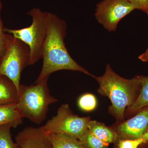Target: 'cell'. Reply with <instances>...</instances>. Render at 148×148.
<instances>
[{"label":"cell","instance_id":"cell-12","mask_svg":"<svg viewBox=\"0 0 148 148\" xmlns=\"http://www.w3.org/2000/svg\"><path fill=\"white\" fill-rule=\"evenodd\" d=\"M88 129L95 137L109 144L115 143L118 139L116 133L112 128H109L96 121H90Z\"/></svg>","mask_w":148,"mask_h":148},{"label":"cell","instance_id":"cell-22","mask_svg":"<svg viewBox=\"0 0 148 148\" xmlns=\"http://www.w3.org/2000/svg\"><path fill=\"white\" fill-rule=\"evenodd\" d=\"M141 138H143L145 141L146 143H147L148 142V126L147 129V132L142 136Z\"/></svg>","mask_w":148,"mask_h":148},{"label":"cell","instance_id":"cell-17","mask_svg":"<svg viewBox=\"0 0 148 148\" xmlns=\"http://www.w3.org/2000/svg\"><path fill=\"white\" fill-rule=\"evenodd\" d=\"M78 104L80 108L83 110L90 112L96 108L97 101L94 95L90 93H86L80 97Z\"/></svg>","mask_w":148,"mask_h":148},{"label":"cell","instance_id":"cell-23","mask_svg":"<svg viewBox=\"0 0 148 148\" xmlns=\"http://www.w3.org/2000/svg\"></svg>","mask_w":148,"mask_h":148},{"label":"cell","instance_id":"cell-1","mask_svg":"<svg viewBox=\"0 0 148 148\" xmlns=\"http://www.w3.org/2000/svg\"><path fill=\"white\" fill-rule=\"evenodd\" d=\"M66 29L67 25L64 20L49 12L47 36L42 51V68L35 82L49 78L51 74L61 70L77 71L94 77L69 54L64 41Z\"/></svg>","mask_w":148,"mask_h":148},{"label":"cell","instance_id":"cell-15","mask_svg":"<svg viewBox=\"0 0 148 148\" xmlns=\"http://www.w3.org/2000/svg\"><path fill=\"white\" fill-rule=\"evenodd\" d=\"M79 140L85 148H109V144L95 137L88 129Z\"/></svg>","mask_w":148,"mask_h":148},{"label":"cell","instance_id":"cell-16","mask_svg":"<svg viewBox=\"0 0 148 148\" xmlns=\"http://www.w3.org/2000/svg\"><path fill=\"white\" fill-rule=\"evenodd\" d=\"M11 128L8 125L0 126V148H20L12 140Z\"/></svg>","mask_w":148,"mask_h":148},{"label":"cell","instance_id":"cell-3","mask_svg":"<svg viewBox=\"0 0 148 148\" xmlns=\"http://www.w3.org/2000/svg\"><path fill=\"white\" fill-rule=\"evenodd\" d=\"M48 80L45 79L32 85H20L16 105L23 118L40 124L46 118L49 106L58 101L50 94Z\"/></svg>","mask_w":148,"mask_h":148},{"label":"cell","instance_id":"cell-2","mask_svg":"<svg viewBox=\"0 0 148 148\" xmlns=\"http://www.w3.org/2000/svg\"><path fill=\"white\" fill-rule=\"evenodd\" d=\"M93 78L99 84L98 93L110 100L112 105L109 107V112L115 117L117 123L124 121L125 109L132 106L140 93L141 84L139 76L130 79L122 77L108 64L103 75L94 76Z\"/></svg>","mask_w":148,"mask_h":148},{"label":"cell","instance_id":"cell-8","mask_svg":"<svg viewBox=\"0 0 148 148\" xmlns=\"http://www.w3.org/2000/svg\"><path fill=\"white\" fill-rule=\"evenodd\" d=\"M130 119L117 123L113 129L121 140H135L141 138L147 129L148 106L139 111Z\"/></svg>","mask_w":148,"mask_h":148},{"label":"cell","instance_id":"cell-19","mask_svg":"<svg viewBox=\"0 0 148 148\" xmlns=\"http://www.w3.org/2000/svg\"><path fill=\"white\" fill-rule=\"evenodd\" d=\"M143 143H146L143 138L135 140H119L118 146L119 148H138Z\"/></svg>","mask_w":148,"mask_h":148},{"label":"cell","instance_id":"cell-20","mask_svg":"<svg viewBox=\"0 0 148 148\" xmlns=\"http://www.w3.org/2000/svg\"><path fill=\"white\" fill-rule=\"evenodd\" d=\"M135 10H139L148 14V0H128Z\"/></svg>","mask_w":148,"mask_h":148},{"label":"cell","instance_id":"cell-18","mask_svg":"<svg viewBox=\"0 0 148 148\" xmlns=\"http://www.w3.org/2000/svg\"><path fill=\"white\" fill-rule=\"evenodd\" d=\"M3 5L0 0V62L5 53L8 41V35L5 34L3 28L2 21L1 17V12Z\"/></svg>","mask_w":148,"mask_h":148},{"label":"cell","instance_id":"cell-10","mask_svg":"<svg viewBox=\"0 0 148 148\" xmlns=\"http://www.w3.org/2000/svg\"><path fill=\"white\" fill-rule=\"evenodd\" d=\"M23 119L16 103L0 105V126L6 125L15 128L21 124Z\"/></svg>","mask_w":148,"mask_h":148},{"label":"cell","instance_id":"cell-5","mask_svg":"<svg viewBox=\"0 0 148 148\" xmlns=\"http://www.w3.org/2000/svg\"><path fill=\"white\" fill-rule=\"evenodd\" d=\"M30 51L28 46L20 40L8 35L7 47L0 62V76L8 78L18 91L20 86L21 73L29 66Z\"/></svg>","mask_w":148,"mask_h":148},{"label":"cell","instance_id":"cell-11","mask_svg":"<svg viewBox=\"0 0 148 148\" xmlns=\"http://www.w3.org/2000/svg\"><path fill=\"white\" fill-rule=\"evenodd\" d=\"M18 91L13 83L8 78L0 76V105L16 103Z\"/></svg>","mask_w":148,"mask_h":148},{"label":"cell","instance_id":"cell-14","mask_svg":"<svg viewBox=\"0 0 148 148\" xmlns=\"http://www.w3.org/2000/svg\"><path fill=\"white\" fill-rule=\"evenodd\" d=\"M141 87L138 98L134 103L127 108L128 114L135 113L148 106V77L139 75Z\"/></svg>","mask_w":148,"mask_h":148},{"label":"cell","instance_id":"cell-13","mask_svg":"<svg viewBox=\"0 0 148 148\" xmlns=\"http://www.w3.org/2000/svg\"><path fill=\"white\" fill-rule=\"evenodd\" d=\"M51 148H85L78 139L64 133H50Z\"/></svg>","mask_w":148,"mask_h":148},{"label":"cell","instance_id":"cell-21","mask_svg":"<svg viewBox=\"0 0 148 148\" xmlns=\"http://www.w3.org/2000/svg\"><path fill=\"white\" fill-rule=\"evenodd\" d=\"M138 58L143 62H148V49L144 53L139 56Z\"/></svg>","mask_w":148,"mask_h":148},{"label":"cell","instance_id":"cell-4","mask_svg":"<svg viewBox=\"0 0 148 148\" xmlns=\"http://www.w3.org/2000/svg\"><path fill=\"white\" fill-rule=\"evenodd\" d=\"M28 14L32 19V24L29 27L18 29L5 28L4 31L28 46L30 51V66L42 58L47 36L49 12L35 8L29 11Z\"/></svg>","mask_w":148,"mask_h":148},{"label":"cell","instance_id":"cell-9","mask_svg":"<svg viewBox=\"0 0 148 148\" xmlns=\"http://www.w3.org/2000/svg\"><path fill=\"white\" fill-rule=\"evenodd\" d=\"M15 140L20 148H51L49 135L42 126L25 127L17 134Z\"/></svg>","mask_w":148,"mask_h":148},{"label":"cell","instance_id":"cell-6","mask_svg":"<svg viewBox=\"0 0 148 148\" xmlns=\"http://www.w3.org/2000/svg\"><path fill=\"white\" fill-rule=\"evenodd\" d=\"M90 118L75 114L68 104H63L58 108L56 115L42 127L48 134L64 133L79 140L88 129Z\"/></svg>","mask_w":148,"mask_h":148},{"label":"cell","instance_id":"cell-7","mask_svg":"<svg viewBox=\"0 0 148 148\" xmlns=\"http://www.w3.org/2000/svg\"><path fill=\"white\" fill-rule=\"evenodd\" d=\"M135 7L128 0H103L96 5L95 16L108 32H115L118 24Z\"/></svg>","mask_w":148,"mask_h":148}]
</instances>
